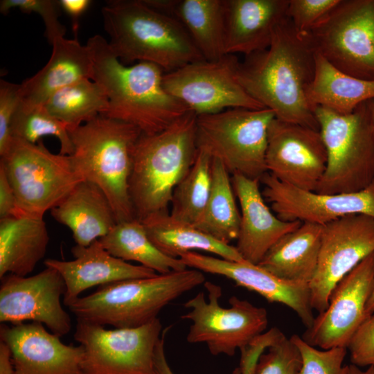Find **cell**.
Listing matches in <instances>:
<instances>
[{"label": "cell", "instance_id": "1", "mask_svg": "<svg viewBox=\"0 0 374 374\" xmlns=\"http://www.w3.org/2000/svg\"><path fill=\"white\" fill-rule=\"evenodd\" d=\"M314 67L315 53L286 16L275 28L267 48L239 62L237 78L276 118L319 131L306 95Z\"/></svg>", "mask_w": 374, "mask_h": 374}, {"label": "cell", "instance_id": "2", "mask_svg": "<svg viewBox=\"0 0 374 374\" xmlns=\"http://www.w3.org/2000/svg\"><path fill=\"white\" fill-rule=\"evenodd\" d=\"M87 44L93 55L92 80L108 98L107 109L100 115L131 124L142 134H153L190 112L165 89V72L160 66L148 62L125 66L100 35L90 37Z\"/></svg>", "mask_w": 374, "mask_h": 374}, {"label": "cell", "instance_id": "3", "mask_svg": "<svg viewBox=\"0 0 374 374\" xmlns=\"http://www.w3.org/2000/svg\"><path fill=\"white\" fill-rule=\"evenodd\" d=\"M109 46L123 64L148 62L165 73L204 60L184 26L143 0H112L101 10Z\"/></svg>", "mask_w": 374, "mask_h": 374}, {"label": "cell", "instance_id": "4", "mask_svg": "<svg viewBox=\"0 0 374 374\" xmlns=\"http://www.w3.org/2000/svg\"><path fill=\"white\" fill-rule=\"evenodd\" d=\"M196 118L188 112L160 132L141 135L129 182L136 218L170 212L173 191L197 154Z\"/></svg>", "mask_w": 374, "mask_h": 374}, {"label": "cell", "instance_id": "5", "mask_svg": "<svg viewBox=\"0 0 374 374\" xmlns=\"http://www.w3.org/2000/svg\"><path fill=\"white\" fill-rule=\"evenodd\" d=\"M69 134L74 166L84 180L105 194L117 223L136 218L129 182L141 131L131 124L98 115L69 131Z\"/></svg>", "mask_w": 374, "mask_h": 374}, {"label": "cell", "instance_id": "6", "mask_svg": "<svg viewBox=\"0 0 374 374\" xmlns=\"http://www.w3.org/2000/svg\"><path fill=\"white\" fill-rule=\"evenodd\" d=\"M205 281L203 272L193 268L127 279L100 286L68 308L78 321L137 328L158 318L164 307Z\"/></svg>", "mask_w": 374, "mask_h": 374}, {"label": "cell", "instance_id": "7", "mask_svg": "<svg viewBox=\"0 0 374 374\" xmlns=\"http://www.w3.org/2000/svg\"><path fill=\"white\" fill-rule=\"evenodd\" d=\"M314 114L327 151L325 172L315 192L361 190L374 181V125L365 102L349 114L317 106Z\"/></svg>", "mask_w": 374, "mask_h": 374}, {"label": "cell", "instance_id": "8", "mask_svg": "<svg viewBox=\"0 0 374 374\" xmlns=\"http://www.w3.org/2000/svg\"><path fill=\"white\" fill-rule=\"evenodd\" d=\"M0 166L15 193L18 215L43 217L84 181L70 155L53 154L41 141L12 137Z\"/></svg>", "mask_w": 374, "mask_h": 374}, {"label": "cell", "instance_id": "9", "mask_svg": "<svg viewBox=\"0 0 374 374\" xmlns=\"http://www.w3.org/2000/svg\"><path fill=\"white\" fill-rule=\"evenodd\" d=\"M275 118L268 108H231L197 116V148L220 160L231 175L260 180L267 172L268 130Z\"/></svg>", "mask_w": 374, "mask_h": 374}, {"label": "cell", "instance_id": "10", "mask_svg": "<svg viewBox=\"0 0 374 374\" xmlns=\"http://www.w3.org/2000/svg\"><path fill=\"white\" fill-rule=\"evenodd\" d=\"M315 53L353 77L374 80V0H341L305 34Z\"/></svg>", "mask_w": 374, "mask_h": 374}, {"label": "cell", "instance_id": "11", "mask_svg": "<svg viewBox=\"0 0 374 374\" xmlns=\"http://www.w3.org/2000/svg\"><path fill=\"white\" fill-rule=\"evenodd\" d=\"M207 292H200L184 303L190 310L181 318L190 320L186 340L190 344H204L213 355L233 356L254 337L262 333L268 323L265 308L253 305L247 300L231 296L230 307L220 304L222 287L205 281Z\"/></svg>", "mask_w": 374, "mask_h": 374}, {"label": "cell", "instance_id": "12", "mask_svg": "<svg viewBox=\"0 0 374 374\" xmlns=\"http://www.w3.org/2000/svg\"><path fill=\"white\" fill-rule=\"evenodd\" d=\"M161 329L159 318L140 327L114 330L77 320L74 339L83 348V373L155 374Z\"/></svg>", "mask_w": 374, "mask_h": 374}, {"label": "cell", "instance_id": "13", "mask_svg": "<svg viewBox=\"0 0 374 374\" xmlns=\"http://www.w3.org/2000/svg\"><path fill=\"white\" fill-rule=\"evenodd\" d=\"M240 61L233 54L216 60H202L165 73L163 86L196 116L231 108H265L240 84Z\"/></svg>", "mask_w": 374, "mask_h": 374}, {"label": "cell", "instance_id": "14", "mask_svg": "<svg viewBox=\"0 0 374 374\" xmlns=\"http://www.w3.org/2000/svg\"><path fill=\"white\" fill-rule=\"evenodd\" d=\"M374 252V217L346 216L323 226L315 274L309 283L311 305L323 312L338 282Z\"/></svg>", "mask_w": 374, "mask_h": 374}, {"label": "cell", "instance_id": "15", "mask_svg": "<svg viewBox=\"0 0 374 374\" xmlns=\"http://www.w3.org/2000/svg\"><path fill=\"white\" fill-rule=\"evenodd\" d=\"M66 290L62 276L51 267L30 276L7 274L1 278L0 321H31L44 325L59 337L66 335L72 326L61 303Z\"/></svg>", "mask_w": 374, "mask_h": 374}, {"label": "cell", "instance_id": "16", "mask_svg": "<svg viewBox=\"0 0 374 374\" xmlns=\"http://www.w3.org/2000/svg\"><path fill=\"white\" fill-rule=\"evenodd\" d=\"M374 282V252L341 278L332 291L326 309L314 317L301 338L323 350L347 348L369 316L367 304Z\"/></svg>", "mask_w": 374, "mask_h": 374}, {"label": "cell", "instance_id": "17", "mask_svg": "<svg viewBox=\"0 0 374 374\" xmlns=\"http://www.w3.org/2000/svg\"><path fill=\"white\" fill-rule=\"evenodd\" d=\"M327 151L321 133L274 118L268 130L267 172L280 181L316 191L325 172Z\"/></svg>", "mask_w": 374, "mask_h": 374}, {"label": "cell", "instance_id": "18", "mask_svg": "<svg viewBox=\"0 0 374 374\" xmlns=\"http://www.w3.org/2000/svg\"><path fill=\"white\" fill-rule=\"evenodd\" d=\"M262 194L276 216L283 221H300L323 226L351 215L374 217V181L353 193L321 194L283 183L265 173Z\"/></svg>", "mask_w": 374, "mask_h": 374}, {"label": "cell", "instance_id": "19", "mask_svg": "<svg viewBox=\"0 0 374 374\" xmlns=\"http://www.w3.org/2000/svg\"><path fill=\"white\" fill-rule=\"evenodd\" d=\"M179 258L188 267L222 276L238 286L259 294L269 302L289 307L307 328L314 321L308 284L280 278L259 265L246 260H227L195 251L186 253Z\"/></svg>", "mask_w": 374, "mask_h": 374}, {"label": "cell", "instance_id": "20", "mask_svg": "<svg viewBox=\"0 0 374 374\" xmlns=\"http://www.w3.org/2000/svg\"><path fill=\"white\" fill-rule=\"evenodd\" d=\"M0 336L11 350L14 374H84L82 347L64 344L42 323L1 326Z\"/></svg>", "mask_w": 374, "mask_h": 374}, {"label": "cell", "instance_id": "21", "mask_svg": "<svg viewBox=\"0 0 374 374\" xmlns=\"http://www.w3.org/2000/svg\"><path fill=\"white\" fill-rule=\"evenodd\" d=\"M231 181L240 207L235 247L244 260L258 265L277 241L302 222L283 221L271 211L260 190V180L234 174Z\"/></svg>", "mask_w": 374, "mask_h": 374}, {"label": "cell", "instance_id": "22", "mask_svg": "<svg viewBox=\"0 0 374 374\" xmlns=\"http://www.w3.org/2000/svg\"><path fill=\"white\" fill-rule=\"evenodd\" d=\"M74 259L45 260L46 267L55 269L66 284L64 303L68 306L86 290L96 285L155 276L156 271L141 265H134L110 254L96 240L88 246L75 245Z\"/></svg>", "mask_w": 374, "mask_h": 374}, {"label": "cell", "instance_id": "23", "mask_svg": "<svg viewBox=\"0 0 374 374\" xmlns=\"http://www.w3.org/2000/svg\"><path fill=\"white\" fill-rule=\"evenodd\" d=\"M289 0H224L226 54L245 56L267 48Z\"/></svg>", "mask_w": 374, "mask_h": 374}, {"label": "cell", "instance_id": "24", "mask_svg": "<svg viewBox=\"0 0 374 374\" xmlns=\"http://www.w3.org/2000/svg\"><path fill=\"white\" fill-rule=\"evenodd\" d=\"M47 64L21 84V105H43L58 90L84 79H91L93 55L89 46L77 39H55Z\"/></svg>", "mask_w": 374, "mask_h": 374}, {"label": "cell", "instance_id": "25", "mask_svg": "<svg viewBox=\"0 0 374 374\" xmlns=\"http://www.w3.org/2000/svg\"><path fill=\"white\" fill-rule=\"evenodd\" d=\"M177 19L206 60L226 55L224 0H143Z\"/></svg>", "mask_w": 374, "mask_h": 374}, {"label": "cell", "instance_id": "26", "mask_svg": "<svg viewBox=\"0 0 374 374\" xmlns=\"http://www.w3.org/2000/svg\"><path fill=\"white\" fill-rule=\"evenodd\" d=\"M72 232L76 244L88 246L107 235L117 221L111 204L95 184L82 181L51 211Z\"/></svg>", "mask_w": 374, "mask_h": 374}, {"label": "cell", "instance_id": "27", "mask_svg": "<svg viewBox=\"0 0 374 374\" xmlns=\"http://www.w3.org/2000/svg\"><path fill=\"white\" fill-rule=\"evenodd\" d=\"M48 242L42 217L19 215L0 219V278L27 276L44 257Z\"/></svg>", "mask_w": 374, "mask_h": 374}, {"label": "cell", "instance_id": "28", "mask_svg": "<svg viewBox=\"0 0 374 374\" xmlns=\"http://www.w3.org/2000/svg\"><path fill=\"white\" fill-rule=\"evenodd\" d=\"M322 231L321 225L302 222L277 241L258 265L280 278L309 285L317 267Z\"/></svg>", "mask_w": 374, "mask_h": 374}, {"label": "cell", "instance_id": "29", "mask_svg": "<svg viewBox=\"0 0 374 374\" xmlns=\"http://www.w3.org/2000/svg\"><path fill=\"white\" fill-rule=\"evenodd\" d=\"M141 221L151 241L168 256L179 258L186 253L200 250L227 260H244L235 247L214 238L192 224L174 219L169 213H156Z\"/></svg>", "mask_w": 374, "mask_h": 374}, {"label": "cell", "instance_id": "30", "mask_svg": "<svg viewBox=\"0 0 374 374\" xmlns=\"http://www.w3.org/2000/svg\"><path fill=\"white\" fill-rule=\"evenodd\" d=\"M306 95L313 110L321 106L349 114L361 104L374 99V80L345 73L315 53L314 74Z\"/></svg>", "mask_w": 374, "mask_h": 374}, {"label": "cell", "instance_id": "31", "mask_svg": "<svg viewBox=\"0 0 374 374\" xmlns=\"http://www.w3.org/2000/svg\"><path fill=\"white\" fill-rule=\"evenodd\" d=\"M98 240L114 257L137 262L159 274L188 268L181 258L168 256L159 249L148 237L142 221L137 218L116 223Z\"/></svg>", "mask_w": 374, "mask_h": 374}, {"label": "cell", "instance_id": "32", "mask_svg": "<svg viewBox=\"0 0 374 374\" xmlns=\"http://www.w3.org/2000/svg\"><path fill=\"white\" fill-rule=\"evenodd\" d=\"M235 197L231 174L220 160L212 158L211 193L194 225L222 242L230 244L237 240L240 213Z\"/></svg>", "mask_w": 374, "mask_h": 374}, {"label": "cell", "instance_id": "33", "mask_svg": "<svg viewBox=\"0 0 374 374\" xmlns=\"http://www.w3.org/2000/svg\"><path fill=\"white\" fill-rule=\"evenodd\" d=\"M43 105L69 132L105 112L108 98L97 82L84 79L58 90Z\"/></svg>", "mask_w": 374, "mask_h": 374}, {"label": "cell", "instance_id": "34", "mask_svg": "<svg viewBox=\"0 0 374 374\" xmlns=\"http://www.w3.org/2000/svg\"><path fill=\"white\" fill-rule=\"evenodd\" d=\"M211 163L212 157L198 150L193 165L173 191L172 217L193 225L197 222L211 193Z\"/></svg>", "mask_w": 374, "mask_h": 374}, {"label": "cell", "instance_id": "35", "mask_svg": "<svg viewBox=\"0 0 374 374\" xmlns=\"http://www.w3.org/2000/svg\"><path fill=\"white\" fill-rule=\"evenodd\" d=\"M10 134L30 143H37L44 136H55L60 143L61 154L71 155L73 150L69 130L44 105L25 107L20 104L12 120Z\"/></svg>", "mask_w": 374, "mask_h": 374}, {"label": "cell", "instance_id": "36", "mask_svg": "<svg viewBox=\"0 0 374 374\" xmlns=\"http://www.w3.org/2000/svg\"><path fill=\"white\" fill-rule=\"evenodd\" d=\"M290 339L299 348L301 355L300 374H347L348 365L343 364L347 348L337 347L320 350L308 344L296 335Z\"/></svg>", "mask_w": 374, "mask_h": 374}, {"label": "cell", "instance_id": "37", "mask_svg": "<svg viewBox=\"0 0 374 374\" xmlns=\"http://www.w3.org/2000/svg\"><path fill=\"white\" fill-rule=\"evenodd\" d=\"M301 366L299 348L285 337L261 355L253 374H300Z\"/></svg>", "mask_w": 374, "mask_h": 374}, {"label": "cell", "instance_id": "38", "mask_svg": "<svg viewBox=\"0 0 374 374\" xmlns=\"http://www.w3.org/2000/svg\"><path fill=\"white\" fill-rule=\"evenodd\" d=\"M12 8L23 12H36L42 18L45 25V35L51 44L59 37H64L66 28L59 21V1L54 0H1L0 11L7 14Z\"/></svg>", "mask_w": 374, "mask_h": 374}, {"label": "cell", "instance_id": "39", "mask_svg": "<svg viewBox=\"0 0 374 374\" xmlns=\"http://www.w3.org/2000/svg\"><path fill=\"white\" fill-rule=\"evenodd\" d=\"M341 0H289L286 16L299 34H305L326 17Z\"/></svg>", "mask_w": 374, "mask_h": 374}, {"label": "cell", "instance_id": "40", "mask_svg": "<svg viewBox=\"0 0 374 374\" xmlns=\"http://www.w3.org/2000/svg\"><path fill=\"white\" fill-rule=\"evenodd\" d=\"M21 103L20 84L0 81V155L8 149L12 136L10 125Z\"/></svg>", "mask_w": 374, "mask_h": 374}, {"label": "cell", "instance_id": "41", "mask_svg": "<svg viewBox=\"0 0 374 374\" xmlns=\"http://www.w3.org/2000/svg\"><path fill=\"white\" fill-rule=\"evenodd\" d=\"M286 337L276 327L254 337L240 350L238 368L240 374H253L256 366L265 350L277 344Z\"/></svg>", "mask_w": 374, "mask_h": 374}, {"label": "cell", "instance_id": "42", "mask_svg": "<svg viewBox=\"0 0 374 374\" xmlns=\"http://www.w3.org/2000/svg\"><path fill=\"white\" fill-rule=\"evenodd\" d=\"M347 350L353 364L358 367L374 365V314L363 321L350 341Z\"/></svg>", "mask_w": 374, "mask_h": 374}, {"label": "cell", "instance_id": "43", "mask_svg": "<svg viewBox=\"0 0 374 374\" xmlns=\"http://www.w3.org/2000/svg\"><path fill=\"white\" fill-rule=\"evenodd\" d=\"M18 215L17 200L3 168L0 166V219Z\"/></svg>", "mask_w": 374, "mask_h": 374}, {"label": "cell", "instance_id": "44", "mask_svg": "<svg viewBox=\"0 0 374 374\" xmlns=\"http://www.w3.org/2000/svg\"><path fill=\"white\" fill-rule=\"evenodd\" d=\"M168 329L162 332L155 348L154 357L155 374H175L167 361L165 353V338ZM233 374H240L238 367L233 371Z\"/></svg>", "mask_w": 374, "mask_h": 374}, {"label": "cell", "instance_id": "45", "mask_svg": "<svg viewBox=\"0 0 374 374\" xmlns=\"http://www.w3.org/2000/svg\"><path fill=\"white\" fill-rule=\"evenodd\" d=\"M59 3L61 8L71 18L73 30L76 35L79 19L87 10L91 1L90 0H60Z\"/></svg>", "mask_w": 374, "mask_h": 374}, {"label": "cell", "instance_id": "46", "mask_svg": "<svg viewBox=\"0 0 374 374\" xmlns=\"http://www.w3.org/2000/svg\"><path fill=\"white\" fill-rule=\"evenodd\" d=\"M0 374H14L11 350L9 346L1 340L0 342Z\"/></svg>", "mask_w": 374, "mask_h": 374}, {"label": "cell", "instance_id": "47", "mask_svg": "<svg viewBox=\"0 0 374 374\" xmlns=\"http://www.w3.org/2000/svg\"><path fill=\"white\" fill-rule=\"evenodd\" d=\"M347 374H374V365L368 366L365 371H362L359 367L351 364L348 365Z\"/></svg>", "mask_w": 374, "mask_h": 374}, {"label": "cell", "instance_id": "48", "mask_svg": "<svg viewBox=\"0 0 374 374\" xmlns=\"http://www.w3.org/2000/svg\"><path fill=\"white\" fill-rule=\"evenodd\" d=\"M367 312L369 315L374 314V282L372 292L367 304Z\"/></svg>", "mask_w": 374, "mask_h": 374}, {"label": "cell", "instance_id": "49", "mask_svg": "<svg viewBox=\"0 0 374 374\" xmlns=\"http://www.w3.org/2000/svg\"><path fill=\"white\" fill-rule=\"evenodd\" d=\"M367 105L374 125V99L367 101Z\"/></svg>", "mask_w": 374, "mask_h": 374}]
</instances>
